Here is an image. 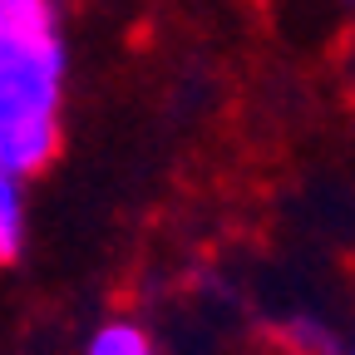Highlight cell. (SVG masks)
I'll use <instances>...</instances> for the list:
<instances>
[{
  "mask_svg": "<svg viewBox=\"0 0 355 355\" xmlns=\"http://www.w3.org/2000/svg\"><path fill=\"white\" fill-rule=\"evenodd\" d=\"M64 35L55 0H0V168L30 178L60 148Z\"/></svg>",
  "mask_w": 355,
  "mask_h": 355,
  "instance_id": "1",
  "label": "cell"
},
{
  "mask_svg": "<svg viewBox=\"0 0 355 355\" xmlns=\"http://www.w3.org/2000/svg\"><path fill=\"white\" fill-rule=\"evenodd\" d=\"M350 355H355V350H350Z\"/></svg>",
  "mask_w": 355,
  "mask_h": 355,
  "instance_id": "4",
  "label": "cell"
},
{
  "mask_svg": "<svg viewBox=\"0 0 355 355\" xmlns=\"http://www.w3.org/2000/svg\"><path fill=\"white\" fill-rule=\"evenodd\" d=\"M25 178L0 168V266H10L25 247Z\"/></svg>",
  "mask_w": 355,
  "mask_h": 355,
  "instance_id": "2",
  "label": "cell"
},
{
  "mask_svg": "<svg viewBox=\"0 0 355 355\" xmlns=\"http://www.w3.org/2000/svg\"><path fill=\"white\" fill-rule=\"evenodd\" d=\"M84 355H153V340L139 321H104L89 336Z\"/></svg>",
  "mask_w": 355,
  "mask_h": 355,
  "instance_id": "3",
  "label": "cell"
}]
</instances>
